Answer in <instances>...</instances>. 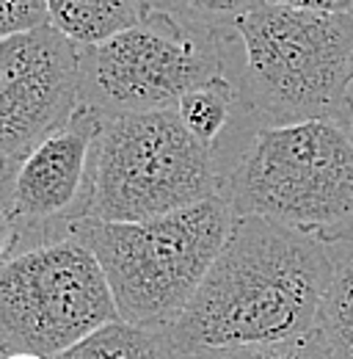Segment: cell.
I'll use <instances>...</instances> for the list:
<instances>
[{
	"mask_svg": "<svg viewBox=\"0 0 353 359\" xmlns=\"http://www.w3.org/2000/svg\"><path fill=\"white\" fill-rule=\"evenodd\" d=\"M47 22L78 47H94L146 20V0H44Z\"/></svg>",
	"mask_w": 353,
	"mask_h": 359,
	"instance_id": "10",
	"label": "cell"
},
{
	"mask_svg": "<svg viewBox=\"0 0 353 359\" xmlns=\"http://www.w3.org/2000/svg\"><path fill=\"white\" fill-rule=\"evenodd\" d=\"M3 359H47L42 354H31V351H8Z\"/></svg>",
	"mask_w": 353,
	"mask_h": 359,
	"instance_id": "19",
	"label": "cell"
},
{
	"mask_svg": "<svg viewBox=\"0 0 353 359\" xmlns=\"http://www.w3.org/2000/svg\"><path fill=\"white\" fill-rule=\"evenodd\" d=\"M6 354H8V348H6V346H3V343H0V359L6 357Z\"/></svg>",
	"mask_w": 353,
	"mask_h": 359,
	"instance_id": "20",
	"label": "cell"
},
{
	"mask_svg": "<svg viewBox=\"0 0 353 359\" xmlns=\"http://www.w3.org/2000/svg\"><path fill=\"white\" fill-rule=\"evenodd\" d=\"M314 337L331 359H353V252L334 263V276L314 323Z\"/></svg>",
	"mask_w": 353,
	"mask_h": 359,
	"instance_id": "13",
	"label": "cell"
},
{
	"mask_svg": "<svg viewBox=\"0 0 353 359\" xmlns=\"http://www.w3.org/2000/svg\"><path fill=\"white\" fill-rule=\"evenodd\" d=\"M351 83H353V64H351Z\"/></svg>",
	"mask_w": 353,
	"mask_h": 359,
	"instance_id": "22",
	"label": "cell"
},
{
	"mask_svg": "<svg viewBox=\"0 0 353 359\" xmlns=\"http://www.w3.org/2000/svg\"><path fill=\"white\" fill-rule=\"evenodd\" d=\"M81 108V47L44 22L0 39V188Z\"/></svg>",
	"mask_w": 353,
	"mask_h": 359,
	"instance_id": "8",
	"label": "cell"
},
{
	"mask_svg": "<svg viewBox=\"0 0 353 359\" xmlns=\"http://www.w3.org/2000/svg\"><path fill=\"white\" fill-rule=\"evenodd\" d=\"M17 255H22V235H20V226L14 222L8 205L0 199V266Z\"/></svg>",
	"mask_w": 353,
	"mask_h": 359,
	"instance_id": "17",
	"label": "cell"
},
{
	"mask_svg": "<svg viewBox=\"0 0 353 359\" xmlns=\"http://www.w3.org/2000/svg\"><path fill=\"white\" fill-rule=\"evenodd\" d=\"M334 263L314 238L260 216L237 219L193 302L169 329L176 354L312 334Z\"/></svg>",
	"mask_w": 353,
	"mask_h": 359,
	"instance_id": "1",
	"label": "cell"
},
{
	"mask_svg": "<svg viewBox=\"0 0 353 359\" xmlns=\"http://www.w3.org/2000/svg\"><path fill=\"white\" fill-rule=\"evenodd\" d=\"M216 149L185 130L174 108L102 116L86 219L146 222L223 196Z\"/></svg>",
	"mask_w": 353,
	"mask_h": 359,
	"instance_id": "5",
	"label": "cell"
},
{
	"mask_svg": "<svg viewBox=\"0 0 353 359\" xmlns=\"http://www.w3.org/2000/svg\"><path fill=\"white\" fill-rule=\"evenodd\" d=\"M263 3L265 0H146V11L166 14L193 31H205L219 39H232L237 22Z\"/></svg>",
	"mask_w": 353,
	"mask_h": 359,
	"instance_id": "14",
	"label": "cell"
},
{
	"mask_svg": "<svg viewBox=\"0 0 353 359\" xmlns=\"http://www.w3.org/2000/svg\"><path fill=\"white\" fill-rule=\"evenodd\" d=\"M240 105L237 86L229 75H221L210 83L191 89L176 102V116L185 130L210 149H219L221 135L229 130L232 114Z\"/></svg>",
	"mask_w": 353,
	"mask_h": 359,
	"instance_id": "12",
	"label": "cell"
},
{
	"mask_svg": "<svg viewBox=\"0 0 353 359\" xmlns=\"http://www.w3.org/2000/svg\"><path fill=\"white\" fill-rule=\"evenodd\" d=\"M221 75L226 39L149 11L135 28L81 47V105L99 116L166 111Z\"/></svg>",
	"mask_w": 353,
	"mask_h": 359,
	"instance_id": "7",
	"label": "cell"
},
{
	"mask_svg": "<svg viewBox=\"0 0 353 359\" xmlns=\"http://www.w3.org/2000/svg\"><path fill=\"white\" fill-rule=\"evenodd\" d=\"M232 39L240 45V108L265 128L351 122L353 14L263 3L237 22Z\"/></svg>",
	"mask_w": 353,
	"mask_h": 359,
	"instance_id": "2",
	"label": "cell"
},
{
	"mask_svg": "<svg viewBox=\"0 0 353 359\" xmlns=\"http://www.w3.org/2000/svg\"><path fill=\"white\" fill-rule=\"evenodd\" d=\"M235 224L229 199L213 196L146 222L83 219L72 235L97 257L119 320L169 332L193 302Z\"/></svg>",
	"mask_w": 353,
	"mask_h": 359,
	"instance_id": "3",
	"label": "cell"
},
{
	"mask_svg": "<svg viewBox=\"0 0 353 359\" xmlns=\"http://www.w3.org/2000/svg\"><path fill=\"white\" fill-rule=\"evenodd\" d=\"M102 116L81 105L69 122L42 138L0 188L22 235V252L72 235L86 219L94 149Z\"/></svg>",
	"mask_w": 353,
	"mask_h": 359,
	"instance_id": "9",
	"label": "cell"
},
{
	"mask_svg": "<svg viewBox=\"0 0 353 359\" xmlns=\"http://www.w3.org/2000/svg\"><path fill=\"white\" fill-rule=\"evenodd\" d=\"M53 359H179V354L169 332L113 320Z\"/></svg>",
	"mask_w": 353,
	"mask_h": 359,
	"instance_id": "11",
	"label": "cell"
},
{
	"mask_svg": "<svg viewBox=\"0 0 353 359\" xmlns=\"http://www.w3.org/2000/svg\"><path fill=\"white\" fill-rule=\"evenodd\" d=\"M47 22L44 0H0V39L34 31Z\"/></svg>",
	"mask_w": 353,
	"mask_h": 359,
	"instance_id": "16",
	"label": "cell"
},
{
	"mask_svg": "<svg viewBox=\"0 0 353 359\" xmlns=\"http://www.w3.org/2000/svg\"><path fill=\"white\" fill-rule=\"evenodd\" d=\"M179 359H331L314 332L298 340L260 343V346H235V348H199L179 354Z\"/></svg>",
	"mask_w": 353,
	"mask_h": 359,
	"instance_id": "15",
	"label": "cell"
},
{
	"mask_svg": "<svg viewBox=\"0 0 353 359\" xmlns=\"http://www.w3.org/2000/svg\"><path fill=\"white\" fill-rule=\"evenodd\" d=\"M119 320L108 279L75 235L0 266V343L53 359Z\"/></svg>",
	"mask_w": 353,
	"mask_h": 359,
	"instance_id": "6",
	"label": "cell"
},
{
	"mask_svg": "<svg viewBox=\"0 0 353 359\" xmlns=\"http://www.w3.org/2000/svg\"><path fill=\"white\" fill-rule=\"evenodd\" d=\"M265 3L307 8V11H328V14H353V0H265Z\"/></svg>",
	"mask_w": 353,
	"mask_h": 359,
	"instance_id": "18",
	"label": "cell"
},
{
	"mask_svg": "<svg viewBox=\"0 0 353 359\" xmlns=\"http://www.w3.org/2000/svg\"><path fill=\"white\" fill-rule=\"evenodd\" d=\"M237 219L260 216L326 246L353 243V135L314 119L260 128L226 175Z\"/></svg>",
	"mask_w": 353,
	"mask_h": 359,
	"instance_id": "4",
	"label": "cell"
},
{
	"mask_svg": "<svg viewBox=\"0 0 353 359\" xmlns=\"http://www.w3.org/2000/svg\"><path fill=\"white\" fill-rule=\"evenodd\" d=\"M348 130H351V135H353V116H351V122H348Z\"/></svg>",
	"mask_w": 353,
	"mask_h": 359,
	"instance_id": "21",
	"label": "cell"
}]
</instances>
